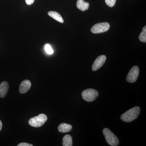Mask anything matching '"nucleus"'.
<instances>
[{
	"label": "nucleus",
	"instance_id": "f257e3e1",
	"mask_svg": "<svg viewBox=\"0 0 146 146\" xmlns=\"http://www.w3.org/2000/svg\"><path fill=\"white\" fill-rule=\"evenodd\" d=\"M140 112V108L138 106L133 107L122 115L121 120L125 122H130L138 117Z\"/></svg>",
	"mask_w": 146,
	"mask_h": 146
},
{
	"label": "nucleus",
	"instance_id": "f03ea898",
	"mask_svg": "<svg viewBox=\"0 0 146 146\" xmlns=\"http://www.w3.org/2000/svg\"><path fill=\"white\" fill-rule=\"evenodd\" d=\"M103 133L108 143L112 146H118L119 143V139L112 131L107 128L103 130Z\"/></svg>",
	"mask_w": 146,
	"mask_h": 146
},
{
	"label": "nucleus",
	"instance_id": "7ed1b4c3",
	"mask_svg": "<svg viewBox=\"0 0 146 146\" xmlns=\"http://www.w3.org/2000/svg\"><path fill=\"white\" fill-rule=\"evenodd\" d=\"M48 118L45 114H39L38 116L33 117L30 119L29 123L31 126L39 127L43 125L47 121Z\"/></svg>",
	"mask_w": 146,
	"mask_h": 146
},
{
	"label": "nucleus",
	"instance_id": "20e7f679",
	"mask_svg": "<svg viewBox=\"0 0 146 146\" xmlns=\"http://www.w3.org/2000/svg\"><path fill=\"white\" fill-rule=\"evenodd\" d=\"M98 95L99 93L98 91L92 89H85L82 93L83 99L88 102L94 101L98 96Z\"/></svg>",
	"mask_w": 146,
	"mask_h": 146
},
{
	"label": "nucleus",
	"instance_id": "39448f33",
	"mask_svg": "<svg viewBox=\"0 0 146 146\" xmlns=\"http://www.w3.org/2000/svg\"><path fill=\"white\" fill-rule=\"evenodd\" d=\"M110 25L106 22L96 24L91 28V32L94 34L103 33L109 29Z\"/></svg>",
	"mask_w": 146,
	"mask_h": 146
},
{
	"label": "nucleus",
	"instance_id": "423d86ee",
	"mask_svg": "<svg viewBox=\"0 0 146 146\" xmlns=\"http://www.w3.org/2000/svg\"><path fill=\"white\" fill-rule=\"evenodd\" d=\"M139 74V68L136 65L133 66L128 74L126 78L127 81L130 83H134L137 80Z\"/></svg>",
	"mask_w": 146,
	"mask_h": 146
},
{
	"label": "nucleus",
	"instance_id": "0eeeda50",
	"mask_svg": "<svg viewBox=\"0 0 146 146\" xmlns=\"http://www.w3.org/2000/svg\"><path fill=\"white\" fill-rule=\"evenodd\" d=\"M106 59V56L104 55L99 56L94 61V63L92 65V70L96 71L98 70L105 63Z\"/></svg>",
	"mask_w": 146,
	"mask_h": 146
},
{
	"label": "nucleus",
	"instance_id": "6e6552de",
	"mask_svg": "<svg viewBox=\"0 0 146 146\" xmlns=\"http://www.w3.org/2000/svg\"><path fill=\"white\" fill-rule=\"evenodd\" d=\"M31 83L30 81L25 80L21 82L19 87V91L21 94H24L27 93L31 87Z\"/></svg>",
	"mask_w": 146,
	"mask_h": 146
},
{
	"label": "nucleus",
	"instance_id": "1a4fd4ad",
	"mask_svg": "<svg viewBox=\"0 0 146 146\" xmlns=\"http://www.w3.org/2000/svg\"><path fill=\"white\" fill-rule=\"evenodd\" d=\"M9 85L8 82L4 81L0 84V98H4L8 92Z\"/></svg>",
	"mask_w": 146,
	"mask_h": 146
},
{
	"label": "nucleus",
	"instance_id": "9d476101",
	"mask_svg": "<svg viewBox=\"0 0 146 146\" xmlns=\"http://www.w3.org/2000/svg\"><path fill=\"white\" fill-rule=\"evenodd\" d=\"M76 6L80 10L84 11L88 10L89 8V3L86 2L84 0H78L76 3Z\"/></svg>",
	"mask_w": 146,
	"mask_h": 146
},
{
	"label": "nucleus",
	"instance_id": "9b49d317",
	"mask_svg": "<svg viewBox=\"0 0 146 146\" xmlns=\"http://www.w3.org/2000/svg\"><path fill=\"white\" fill-rule=\"evenodd\" d=\"M72 129V127L70 125L65 123H62L58 126V129L60 132L66 133L71 131Z\"/></svg>",
	"mask_w": 146,
	"mask_h": 146
},
{
	"label": "nucleus",
	"instance_id": "f8f14e48",
	"mask_svg": "<svg viewBox=\"0 0 146 146\" xmlns=\"http://www.w3.org/2000/svg\"><path fill=\"white\" fill-rule=\"evenodd\" d=\"M48 13L49 16L58 22L61 23H64V20H63L62 16L59 13L56 11H50L48 12Z\"/></svg>",
	"mask_w": 146,
	"mask_h": 146
},
{
	"label": "nucleus",
	"instance_id": "ddd939ff",
	"mask_svg": "<svg viewBox=\"0 0 146 146\" xmlns=\"http://www.w3.org/2000/svg\"><path fill=\"white\" fill-rule=\"evenodd\" d=\"M63 146H72L73 145L72 138L70 135H66L63 137Z\"/></svg>",
	"mask_w": 146,
	"mask_h": 146
},
{
	"label": "nucleus",
	"instance_id": "4468645a",
	"mask_svg": "<svg viewBox=\"0 0 146 146\" xmlns=\"http://www.w3.org/2000/svg\"><path fill=\"white\" fill-rule=\"evenodd\" d=\"M139 39L141 42L146 43V26L143 28V30L139 36Z\"/></svg>",
	"mask_w": 146,
	"mask_h": 146
},
{
	"label": "nucleus",
	"instance_id": "2eb2a0df",
	"mask_svg": "<svg viewBox=\"0 0 146 146\" xmlns=\"http://www.w3.org/2000/svg\"><path fill=\"white\" fill-rule=\"evenodd\" d=\"M45 50L46 52L49 54H52L53 53L54 51L52 48L49 44L46 45L45 46Z\"/></svg>",
	"mask_w": 146,
	"mask_h": 146
},
{
	"label": "nucleus",
	"instance_id": "dca6fc26",
	"mask_svg": "<svg viewBox=\"0 0 146 146\" xmlns=\"http://www.w3.org/2000/svg\"><path fill=\"white\" fill-rule=\"evenodd\" d=\"M116 0H105V2L110 7H113L116 3Z\"/></svg>",
	"mask_w": 146,
	"mask_h": 146
},
{
	"label": "nucleus",
	"instance_id": "f3484780",
	"mask_svg": "<svg viewBox=\"0 0 146 146\" xmlns=\"http://www.w3.org/2000/svg\"><path fill=\"white\" fill-rule=\"evenodd\" d=\"M18 146H33V145L27 143H22L18 144Z\"/></svg>",
	"mask_w": 146,
	"mask_h": 146
},
{
	"label": "nucleus",
	"instance_id": "a211bd4d",
	"mask_svg": "<svg viewBox=\"0 0 146 146\" xmlns=\"http://www.w3.org/2000/svg\"><path fill=\"white\" fill-rule=\"evenodd\" d=\"M26 3L28 5H31L34 2L35 0H25Z\"/></svg>",
	"mask_w": 146,
	"mask_h": 146
},
{
	"label": "nucleus",
	"instance_id": "6ab92c4d",
	"mask_svg": "<svg viewBox=\"0 0 146 146\" xmlns=\"http://www.w3.org/2000/svg\"><path fill=\"white\" fill-rule=\"evenodd\" d=\"M2 123L1 121L0 120V131H1V130L2 128Z\"/></svg>",
	"mask_w": 146,
	"mask_h": 146
}]
</instances>
